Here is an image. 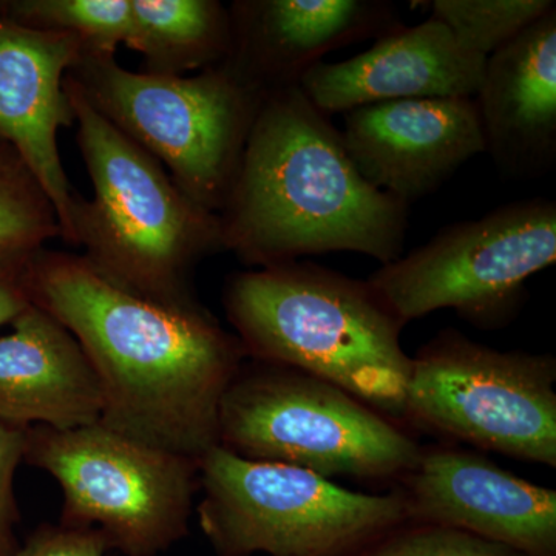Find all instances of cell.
I'll use <instances>...</instances> for the list:
<instances>
[{"instance_id": "cell-1", "label": "cell", "mask_w": 556, "mask_h": 556, "mask_svg": "<svg viewBox=\"0 0 556 556\" xmlns=\"http://www.w3.org/2000/svg\"><path fill=\"white\" fill-rule=\"evenodd\" d=\"M25 285L89 357L101 424L197 463L217 447L219 405L247 351L200 303L148 298L84 255L46 248L28 258Z\"/></svg>"}, {"instance_id": "cell-2", "label": "cell", "mask_w": 556, "mask_h": 556, "mask_svg": "<svg viewBox=\"0 0 556 556\" xmlns=\"http://www.w3.org/2000/svg\"><path fill=\"white\" fill-rule=\"evenodd\" d=\"M409 206L372 188L342 134L299 87L263 101L219 211L223 247L249 266L356 252L404 255Z\"/></svg>"}, {"instance_id": "cell-3", "label": "cell", "mask_w": 556, "mask_h": 556, "mask_svg": "<svg viewBox=\"0 0 556 556\" xmlns=\"http://www.w3.org/2000/svg\"><path fill=\"white\" fill-rule=\"evenodd\" d=\"M225 309L247 356L306 372L388 419H404L412 357L405 325L367 280L313 262L229 278Z\"/></svg>"}, {"instance_id": "cell-4", "label": "cell", "mask_w": 556, "mask_h": 556, "mask_svg": "<svg viewBox=\"0 0 556 556\" xmlns=\"http://www.w3.org/2000/svg\"><path fill=\"white\" fill-rule=\"evenodd\" d=\"M93 199L76 195L70 244L101 274L148 298L195 300L193 268L225 251L217 214L189 199L160 161L109 123L65 78Z\"/></svg>"}, {"instance_id": "cell-5", "label": "cell", "mask_w": 556, "mask_h": 556, "mask_svg": "<svg viewBox=\"0 0 556 556\" xmlns=\"http://www.w3.org/2000/svg\"><path fill=\"white\" fill-rule=\"evenodd\" d=\"M199 464L200 527L218 556H356L409 521L402 493L351 492L219 445Z\"/></svg>"}, {"instance_id": "cell-6", "label": "cell", "mask_w": 556, "mask_h": 556, "mask_svg": "<svg viewBox=\"0 0 556 556\" xmlns=\"http://www.w3.org/2000/svg\"><path fill=\"white\" fill-rule=\"evenodd\" d=\"M94 110L160 161L178 188L212 214L228 199L263 101L222 64L195 76L130 72L90 53L68 72Z\"/></svg>"}, {"instance_id": "cell-7", "label": "cell", "mask_w": 556, "mask_h": 556, "mask_svg": "<svg viewBox=\"0 0 556 556\" xmlns=\"http://www.w3.org/2000/svg\"><path fill=\"white\" fill-rule=\"evenodd\" d=\"M218 445L328 479L402 478L422 452L393 420L339 387L258 361L243 365L223 396Z\"/></svg>"}, {"instance_id": "cell-8", "label": "cell", "mask_w": 556, "mask_h": 556, "mask_svg": "<svg viewBox=\"0 0 556 556\" xmlns=\"http://www.w3.org/2000/svg\"><path fill=\"white\" fill-rule=\"evenodd\" d=\"M24 459L64 495L62 526L93 530L126 556H156L188 533L200 464L104 424L27 428Z\"/></svg>"}, {"instance_id": "cell-9", "label": "cell", "mask_w": 556, "mask_h": 556, "mask_svg": "<svg viewBox=\"0 0 556 556\" xmlns=\"http://www.w3.org/2000/svg\"><path fill=\"white\" fill-rule=\"evenodd\" d=\"M556 262V203L515 201L455 223L367 278L407 325L439 309L481 329L506 327L526 302L530 277Z\"/></svg>"}, {"instance_id": "cell-10", "label": "cell", "mask_w": 556, "mask_h": 556, "mask_svg": "<svg viewBox=\"0 0 556 556\" xmlns=\"http://www.w3.org/2000/svg\"><path fill=\"white\" fill-rule=\"evenodd\" d=\"M405 417L486 452L556 466V364L445 329L412 358Z\"/></svg>"}, {"instance_id": "cell-11", "label": "cell", "mask_w": 556, "mask_h": 556, "mask_svg": "<svg viewBox=\"0 0 556 556\" xmlns=\"http://www.w3.org/2000/svg\"><path fill=\"white\" fill-rule=\"evenodd\" d=\"M222 62L255 97L294 89L329 51L404 27L388 0H237Z\"/></svg>"}, {"instance_id": "cell-12", "label": "cell", "mask_w": 556, "mask_h": 556, "mask_svg": "<svg viewBox=\"0 0 556 556\" xmlns=\"http://www.w3.org/2000/svg\"><path fill=\"white\" fill-rule=\"evenodd\" d=\"M409 519L452 527L526 556H556V492L477 453L422 450L405 475Z\"/></svg>"}, {"instance_id": "cell-13", "label": "cell", "mask_w": 556, "mask_h": 556, "mask_svg": "<svg viewBox=\"0 0 556 556\" xmlns=\"http://www.w3.org/2000/svg\"><path fill=\"white\" fill-rule=\"evenodd\" d=\"M343 144L362 178L409 204L485 153L473 98L379 102L345 113Z\"/></svg>"}, {"instance_id": "cell-14", "label": "cell", "mask_w": 556, "mask_h": 556, "mask_svg": "<svg viewBox=\"0 0 556 556\" xmlns=\"http://www.w3.org/2000/svg\"><path fill=\"white\" fill-rule=\"evenodd\" d=\"M84 51L70 33L0 20V139L46 190L67 243L76 193L62 166L58 134L75 123L64 83Z\"/></svg>"}, {"instance_id": "cell-15", "label": "cell", "mask_w": 556, "mask_h": 556, "mask_svg": "<svg viewBox=\"0 0 556 556\" xmlns=\"http://www.w3.org/2000/svg\"><path fill=\"white\" fill-rule=\"evenodd\" d=\"M486 58L468 53L437 17L401 27L342 62H318L300 80L311 104L331 118L379 102L477 97Z\"/></svg>"}, {"instance_id": "cell-16", "label": "cell", "mask_w": 556, "mask_h": 556, "mask_svg": "<svg viewBox=\"0 0 556 556\" xmlns=\"http://www.w3.org/2000/svg\"><path fill=\"white\" fill-rule=\"evenodd\" d=\"M485 153L504 177H544L556 163V9L490 54L477 93Z\"/></svg>"}, {"instance_id": "cell-17", "label": "cell", "mask_w": 556, "mask_h": 556, "mask_svg": "<svg viewBox=\"0 0 556 556\" xmlns=\"http://www.w3.org/2000/svg\"><path fill=\"white\" fill-rule=\"evenodd\" d=\"M0 338V422L54 430L100 422L104 397L78 340L31 305Z\"/></svg>"}, {"instance_id": "cell-18", "label": "cell", "mask_w": 556, "mask_h": 556, "mask_svg": "<svg viewBox=\"0 0 556 556\" xmlns=\"http://www.w3.org/2000/svg\"><path fill=\"white\" fill-rule=\"evenodd\" d=\"M127 46L144 56L146 73L185 76L222 64L230 47L229 7L217 0H130Z\"/></svg>"}, {"instance_id": "cell-19", "label": "cell", "mask_w": 556, "mask_h": 556, "mask_svg": "<svg viewBox=\"0 0 556 556\" xmlns=\"http://www.w3.org/2000/svg\"><path fill=\"white\" fill-rule=\"evenodd\" d=\"M0 20L70 33L90 53L115 54L129 40L131 7L130 0H3Z\"/></svg>"}, {"instance_id": "cell-20", "label": "cell", "mask_w": 556, "mask_h": 556, "mask_svg": "<svg viewBox=\"0 0 556 556\" xmlns=\"http://www.w3.org/2000/svg\"><path fill=\"white\" fill-rule=\"evenodd\" d=\"M61 237L60 219L46 190L0 139V260H27Z\"/></svg>"}, {"instance_id": "cell-21", "label": "cell", "mask_w": 556, "mask_h": 556, "mask_svg": "<svg viewBox=\"0 0 556 556\" xmlns=\"http://www.w3.org/2000/svg\"><path fill=\"white\" fill-rule=\"evenodd\" d=\"M555 9L554 0H434L431 16L468 53L489 58Z\"/></svg>"}, {"instance_id": "cell-22", "label": "cell", "mask_w": 556, "mask_h": 556, "mask_svg": "<svg viewBox=\"0 0 556 556\" xmlns=\"http://www.w3.org/2000/svg\"><path fill=\"white\" fill-rule=\"evenodd\" d=\"M356 556H526L514 548L452 529L419 525L401 526Z\"/></svg>"}, {"instance_id": "cell-23", "label": "cell", "mask_w": 556, "mask_h": 556, "mask_svg": "<svg viewBox=\"0 0 556 556\" xmlns=\"http://www.w3.org/2000/svg\"><path fill=\"white\" fill-rule=\"evenodd\" d=\"M27 428L0 422V556L16 554L17 543L14 527L20 521L14 500V473L25 456Z\"/></svg>"}, {"instance_id": "cell-24", "label": "cell", "mask_w": 556, "mask_h": 556, "mask_svg": "<svg viewBox=\"0 0 556 556\" xmlns=\"http://www.w3.org/2000/svg\"><path fill=\"white\" fill-rule=\"evenodd\" d=\"M109 547L100 533L73 527H42L13 556H105Z\"/></svg>"}, {"instance_id": "cell-25", "label": "cell", "mask_w": 556, "mask_h": 556, "mask_svg": "<svg viewBox=\"0 0 556 556\" xmlns=\"http://www.w3.org/2000/svg\"><path fill=\"white\" fill-rule=\"evenodd\" d=\"M27 260H0V327L13 324L33 305L25 285Z\"/></svg>"}]
</instances>
